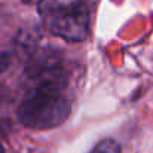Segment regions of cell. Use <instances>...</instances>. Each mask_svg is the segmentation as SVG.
I'll return each instance as SVG.
<instances>
[{
    "mask_svg": "<svg viewBox=\"0 0 153 153\" xmlns=\"http://www.w3.org/2000/svg\"><path fill=\"white\" fill-rule=\"evenodd\" d=\"M37 10L48 31L68 42H82L89 33L86 0H39Z\"/></svg>",
    "mask_w": 153,
    "mask_h": 153,
    "instance_id": "cell-1",
    "label": "cell"
},
{
    "mask_svg": "<svg viewBox=\"0 0 153 153\" xmlns=\"http://www.w3.org/2000/svg\"><path fill=\"white\" fill-rule=\"evenodd\" d=\"M70 101L62 92L31 88L18 108L19 122L31 129H51L65 122Z\"/></svg>",
    "mask_w": 153,
    "mask_h": 153,
    "instance_id": "cell-2",
    "label": "cell"
},
{
    "mask_svg": "<svg viewBox=\"0 0 153 153\" xmlns=\"http://www.w3.org/2000/svg\"><path fill=\"white\" fill-rule=\"evenodd\" d=\"M25 74L33 83L31 88L64 92L68 83V74L64 68L62 55L52 48H43L33 52L27 61Z\"/></svg>",
    "mask_w": 153,
    "mask_h": 153,
    "instance_id": "cell-3",
    "label": "cell"
},
{
    "mask_svg": "<svg viewBox=\"0 0 153 153\" xmlns=\"http://www.w3.org/2000/svg\"><path fill=\"white\" fill-rule=\"evenodd\" d=\"M91 153H120V146L117 141L107 138V140H102L101 143H98Z\"/></svg>",
    "mask_w": 153,
    "mask_h": 153,
    "instance_id": "cell-4",
    "label": "cell"
},
{
    "mask_svg": "<svg viewBox=\"0 0 153 153\" xmlns=\"http://www.w3.org/2000/svg\"><path fill=\"white\" fill-rule=\"evenodd\" d=\"M12 62V56L7 52H0V74L4 73Z\"/></svg>",
    "mask_w": 153,
    "mask_h": 153,
    "instance_id": "cell-5",
    "label": "cell"
},
{
    "mask_svg": "<svg viewBox=\"0 0 153 153\" xmlns=\"http://www.w3.org/2000/svg\"><path fill=\"white\" fill-rule=\"evenodd\" d=\"M21 1H22V3H36V1H37V3H39V0H21Z\"/></svg>",
    "mask_w": 153,
    "mask_h": 153,
    "instance_id": "cell-6",
    "label": "cell"
},
{
    "mask_svg": "<svg viewBox=\"0 0 153 153\" xmlns=\"http://www.w3.org/2000/svg\"><path fill=\"white\" fill-rule=\"evenodd\" d=\"M0 153H4V149H3V146L0 144Z\"/></svg>",
    "mask_w": 153,
    "mask_h": 153,
    "instance_id": "cell-7",
    "label": "cell"
}]
</instances>
